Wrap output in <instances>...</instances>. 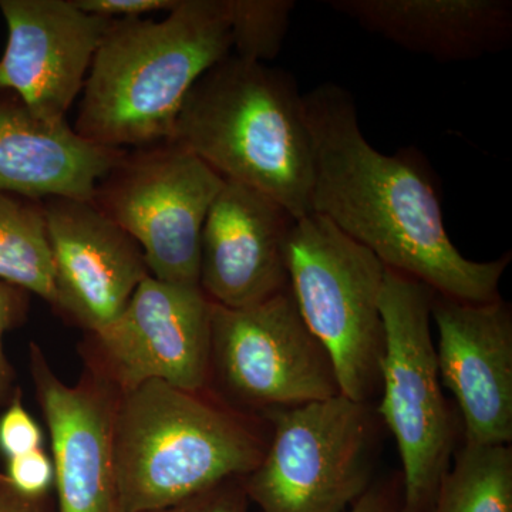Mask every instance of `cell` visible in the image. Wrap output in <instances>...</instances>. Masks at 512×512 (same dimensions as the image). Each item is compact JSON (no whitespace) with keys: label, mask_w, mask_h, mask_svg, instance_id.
<instances>
[{"label":"cell","mask_w":512,"mask_h":512,"mask_svg":"<svg viewBox=\"0 0 512 512\" xmlns=\"http://www.w3.org/2000/svg\"><path fill=\"white\" fill-rule=\"evenodd\" d=\"M313 151L312 212L372 251L387 269L467 302L498 298L511 254L466 258L448 237L440 197L416 151L387 156L363 136L339 84L303 94Z\"/></svg>","instance_id":"cell-1"},{"label":"cell","mask_w":512,"mask_h":512,"mask_svg":"<svg viewBox=\"0 0 512 512\" xmlns=\"http://www.w3.org/2000/svg\"><path fill=\"white\" fill-rule=\"evenodd\" d=\"M232 55L224 0H178L163 20H111L87 74L73 130L101 147L167 143L185 99Z\"/></svg>","instance_id":"cell-2"},{"label":"cell","mask_w":512,"mask_h":512,"mask_svg":"<svg viewBox=\"0 0 512 512\" xmlns=\"http://www.w3.org/2000/svg\"><path fill=\"white\" fill-rule=\"evenodd\" d=\"M168 143L268 195L295 220L312 212L311 133L284 70L229 55L192 86Z\"/></svg>","instance_id":"cell-3"},{"label":"cell","mask_w":512,"mask_h":512,"mask_svg":"<svg viewBox=\"0 0 512 512\" xmlns=\"http://www.w3.org/2000/svg\"><path fill=\"white\" fill-rule=\"evenodd\" d=\"M200 393L147 382L116 400L119 512L183 503L227 481L242 480L261 463L268 443L258 431Z\"/></svg>","instance_id":"cell-4"},{"label":"cell","mask_w":512,"mask_h":512,"mask_svg":"<svg viewBox=\"0 0 512 512\" xmlns=\"http://www.w3.org/2000/svg\"><path fill=\"white\" fill-rule=\"evenodd\" d=\"M286 266L298 311L328 352L340 393L373 404L380 389L386 266L316 212L293 222Z\"/></svg>","instance_id":"cell-5"},{"label":"cell","mask_w":512,"mask_h":512,"mask_svg":"<svg viewBox=\"0 0 512 512\" xmlns=\"http://www.w3.org/2000/svg\"><path fill=\"white\" fill-rule=\"evenodd\" d=\"M434 293L410 276L386 271L376 413L399 448L403 512L429 511L457 450L456 420L443 393L431 333Z\"/></svg>","instance_id":"cell-6"},{"label":"cell","mask_w":512,"mask_h":512,"mask_svg":"<svg viewBox=\"0 0 512 512\" xmlns=\"http://www.w3.org/2000/svg\"><path fill=\"white\" fill-rule=\"evenodd\" d=\"M375 404L338 394L265 412L272 436L244 478L261 512H346L372 487L380 446Z\"/></svg>","instance_id":"cell-7"},{"label":"cell","mask_w":512,"mask_h":512,"mask_svg":"<svg viewBox=\"0 0 512 512\" xmlns=\"http://www.w3.org/2000/svg\"><path fill=\"white\" fill-rule=\"evenodd\" d=\"M225 180L173 143L123 157L94 204L137 242L158 281L200 286L201 235Z\"/></svg>","instance_id":"cell-8"},{"label":"cell","mask_w":512,"mask_h":512,"mask_svg":"<svg viewBox=\"0 0 512 512\" xmlns=\"http://www.w3.org/2000/svg\"><path fill=\"white\" fill-rule=\"evenodd\" d=\"M211 367L229 396L264 413L342 394L289 288L245 308L212 303Z\"/></svg>","instance_id":"cell-9"},{"label":"cell","mask_w":512,"mask_h":512,"mask_svg":"<svg viewBox=\"0 0 512 512\" xmlns=\"http://www.w3.org/2000/svg\"><path fill=\"white\" fill-rule=\"evenodd\" d=\"M212 302L201 286L144 279L119 318L93 333L121 393L163 382L200 393L211 370Z\"/></svg>","instance_id":"cell-10"},{"label":"cell","mask_w":512,"mask_h":512,"mask_svg":"<svg viewBox=\"0 0 512 512\" xmlns=\"http://www.w3.org/2000/svg\"><path fill=\"white\" fill-rule=\"evenodd\" d=\"M431 322L443 387L453 394L464 443L510 446L512 441V312L498 296L467 302L434 293Z\"/></svg>","instance_id":"cell-11"},{"label":"cell","mask_w":512,"mask_h":512,"mask_svg":"<svg viewBox=\"0 0 512 512\" xmlns=\"http://www.w3.org/2000/svg\"><path fill=\"white\" fill-rule=\"evenodd\" d=\"M0 10L9 32L0 89L42 119L66 121L113 19L83 12L73 0H0Z\"/></svg>","instance_id":"cell-12"},{"label":"cell","mask_w":512,"mask_h":512,"mask_svg":"<svg viewBox=\"0 0 512 512\" xmlns=\"http://www.w3.org/2000/svg\"><path fill=\"white\" fill-rule=\"evenodd\" d=\"M52 254L56 308L96 333L114 322L150 276L143 251L94 202L49 198L42 205Z\"/></svg>","instance_id":"cell-13"},{"label":"cell","mask_w":512,"mask_h":512,"mask_svg":"<svg viewBox=\"0 0 512 512\" xmlns=\"http://www.w3.org/2000/svg\"><path fill=\"white\" fill-rule=\"evenodd\" d=\"M295 218L268 195L225 180L201 235L200 286L215 305L245 308L289 288Z\"/></svg>","instance_id":"cell-14"},{"label":"cell","mask_w":512,"mask_h":512,"mask_svg":"<svg viewBox=\"0 0 512 512\" xmlns=\"http://www.w3.org/2000/svg\"><path fill=\"white\" fill-rule=\"evenodd\" d=\"M30 370L52 443L59 512H119L109 387L97 379L63 383L33 343Z\"/></svg>","instance_id":"cell-15"},{"label":"cell","mask_w":512,"mask_h":512,"mask_svg":"<svg viewBox=\"0 0 512 512\" xmlns=\"http://www.w3.org/2000/svg\"><path fill=\"white\" fill-rule=\"evenodd\" d=\"M126 153L90 143L67 121L42 119L20 100L0 103L2 194L93 202Z\"/></svg>","instance_id":"cell-16"},{"label":"cell","mask_w":512,"mask_h":512,"mask_svg":"<svg viewBox=\"0 0 512 512\" xmlns=\"http://www.w3.org/2000/svg\"><path fill=\"white\" fill-rule=\"evenodd\" d=\"M360 28L439 62H468L512 40L507 0H330Z\"/></svg>","instance_id":"cell-17"},{"label":"cell","mask_w":512,"mask_h":512,"mask_svg":"<svg viewBox=\"0 0 512 512\" xmlns=\"http://www.w3.org/2000/svg\"><path fill=\"white\" fill-rule=\"evenodd\" d=\"M0 281L57 306L43 208L0 192Z\"/></svg>","instance_id":"cell-18"},{"label":"cell","mask_w":512,"mask_h":512,"mask_svg":"<svg viewBox=\"0 0 512 512\" xmlns=\"http://www.w3.org/2000/svg\"><path fill=\"white\" fill-rule=\"evenodd\" d=\"M427 512H512L511 447L457 448Z\"/></svg>","instance_id":"cell-19"},{"label":"cell","mask_w":512,"mask_h":512,"mask_svg":"<svg viewBox=\"0 0 512 512\" xmlns=\"http://www.w3.org/2000/svg\"><path fill=\"white\" fill-rule=\"evenodd\" d=\"M224 8L232 37V55L264 64L279 56L295 2L224 0Z\"/></svg>","instance_id":"cell-20"},{"label":"cell","mask_w":512,"mask_h":512,"mask_svg":"<svg viewBox=\"0 0 512 512\" xmlns=\"http://www.w3.org/2000/svg\"><path fill=\"white\" fill-rule=\"evenodd\" d=\"M43 433L16 390L8 409L0 416V453L6 458L22 456L42 448Z\"/></svg>","instance_id":"cell-21"},{"label":"cell","mask_w":512,"mask_h":512,"mask_svg":"<svg viewBox=\"0 0 512 512\" xmlns=\"http://www.w3.org/2000/svg\"><path fill=\"white\" fill-rule=\"evenodd\" d=\"M3 476L16 491L35 500H43L47 491L55 485L52 457L43 448L9 458Z\"/></svg>","instance_id":"cell-22"},{"label":"cell","mask_w":512,"mask_h":512,"mask_svg":"<svg viewBox=\"0 0 512 512\" xmlns=\"http://www.w3.org/2000/svg\"><path fill=\"white\" fill-rule=\"evenodd\" d=\"M248 508L249 500L242 478L227 481L183 503L148 512H248Z\"/></svg>","instance_id":"cell-23"},{"label":"cell","mask_w":512,"mask_h":512,"mask_svg":"<svg viewBox=\"0 0 512 512\" xmlns=\"http://www.w3.org/2000/svg\"><path fill=\"white\" fill-rule=\"evenodd\" d=\"M26 311V293L18 286L0 281V402L12 390L13 370L3 348L6 332L12 329Z\"/></svg>","instance_id":"cell-24"},{"label":"cell","mask_w":512,"mask_h":512,"mask_svg":"<svg viewBox=\"0 0 512 512\" xmlns=\"http://www.w3.org/2000/svg\"><path fill=\"white\" fill-rule=\"evenodd\" d=\"M77 8L107 19L143 18L148 13L170 12L178 0H73Z\"/></svg>","instance_id":"cell-25"},{"label":"cell","mask_w":512,"mask_h":512,"mask_svg":"<svg viewBox=\"0 0 512 512\" xmlns=\"http://www.w3.org/2000/svg\"><path fill=\"white\" fill-rule=\"evenodd\" d=\"M346 512H403L400 477L373 483Z\"/></svg>","instance_id":"cell-26"},{"label":"cell","mask_w":512,"mask_h":512,"mask_svg":"<svg viewBox=\"0 0 512 512\" xmlns=\"http://www.w3.org/2000/svg\"><path fill=\"white\" fill-rule=\"evenodd\" d=\"M0 512H47L43 500L26 497L16 491L0 474Z\"/></svg>","instance_id":"cell-27"}]
</instances>
